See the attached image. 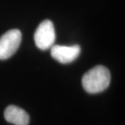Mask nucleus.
<instances>
[{"label": "nucleus", "instance_id": "obj_3", "mask_svg": "<svg viewBox=\"0 0 125 125\" xmlns=\"http://www.w3.org/2000/svg\"><path fill=\"white\" fill-rule=\"evenodd\" d=\"M22 33L18 29H11L0 37V59L11 57L21 43Z\"/></svg>", "mask_w": 125, "mask_h": 125}, {"label": "nucleus", "instance_id": "obj_1", "mask_svg": "<svg viewBox=\"0 0 125 125\" xmlns=\"http://www.w3.org/2000/svg\"><path fill=\"white\" fill-rule=\"evenodd\" d=\"M111 82V73L103 65H97L84 74L82 85L87 93L96 94L107 88Z\"/></svg>", "mask_w": 125, "mask_h": 125}, {"label": "nucleus", "instance_id": "obj_5", "mask_svg": "<svg viewBox=\"0 0 125 125\" xmlns=\"http://www.w3.org/2000/svg\"><path fill=\"white\" fill-rule=\"evenodd\" d=\"M4 118L15 125H28L29 123V114L24 109L14 105H10L5 109Z\"/></svg>", "mask_w": 125, "mask_h": 125}, {"label": "nucleus", "instance_id": "obj_2", "mask_svg": "<svg viewBox=\"0 0 125 125\" xmlns=\"http://www.w3.org/2000/svg\"><path fill=\"white\" fill-rule=\"evenodd\" d=\"M34 40L37 47L41 50H47L54 45L56 33L52 21L45 20L40 23L35 31Z\"/></svg>", "mask_w": 125, "mask_h": 125}, {"label": "nucleus", "instance_id": "obj_4", "mask_svg": "<svg viewBox=\"0 0 125 125\" xmlns=\"http://www.w3.org/2000/svg\"><path fill=\"white\" fill-rule=\"evenodd\" d=\"M81 48L79 45L72 46L53 45L51 47V56L58 62L67 64L74 61L80 54Z\"/></svg>", "mask_w": 125, "mask_h": 125}]
</instances>
